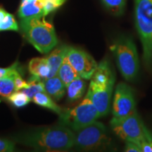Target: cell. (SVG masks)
Here are the masks:
<instances>
[{
    "mask_svg": "<svg viewBox=\"0 0 152 152\" xmlns=\"http://www.w3.org/2000/svg\"><path fill=\"white\" fill-rule=\"evenodd\" d=\"M16 140L39 151H64L74 146L75 133L70 128L60 124L23 133Z\"/></svg>",
    "mask_w": 152,
    "mask_h": 152,
    "instance_id": "obj_1",
    "label": "cell"
},
{
    "mask_svg": "<svg viewBox=\"0 0 152 152\" xmlns=\"http://www.w3.org/2000/svg\"><path fill=\"white\" fill-rule=\"evenodd\" d=\"M20 30L25 37L42 54H47L58 44L55 29L45 17L20 19Z\"/></svg>",
    "mask_w": 152,
    "mask_h": 152,
    "instance_id": "obj_2",
    "label": "cell"
},
{
    "mask_svg": "<svg viewBox=\"0 0 152 152\" xmlns=\"http://www.w3.org/2000/svg\"><path fill=\"white\" fill-rule=\"evenodd\" d=\"M135 26L142 47L143 60L147 68L152 67V0H134Z\"/></svg>",
    "mask_w": 152,
    "mask_h": 152,
    "instance_id": "obj_3",
    "label": "cell"
},
{
    "mask_svg": "<svg viewBox=\"0 0 152 152\" xmlns=\"http://www.w3.org/2000/svg\"><path fill=\"white\" fill-rule=\"evenodd\" d=\"M110 49L123 77L128 81L135 78L139 71V58L132 39L121 36L113 42Z\"/></svg>",
    "mask_w": 152,
    "mask_h": 152,
    "instance_id": "obj_4",
    "label": "cell"
},
{
    "mask_svg": "<svg viewBox=\"0 0 152 152\" xmlns=\"http://www.w3.org/2000/svg\"><path fill=\"white\" fill-rule=\"evenodd\" d=\"M97 109L86 94L78 106L71 109H64L59 115L60 124L74 132L92 124L99 118Z\"/></svg>",
    "mask_w": 152,
    "mask_h": 152,
    "instance_id": "obj_5",
    "label": "cell"
},
{
    "mask_svg": "<svg viewBox=\"0 0 152 152\" xmlns=\"http://www.w3.org/2000/svg\"><path fill=\"white\" fill-rule=\"evenodd\" d=\"M111 129L120 138L125 142L139 144L147 138L151 133L144 126L137 111L124 117H114L110 122Z\"/></svg>",
    "mask_w": 152,
    "mask_h": 152,
    "instance_id": "obj_6",
    "label": "cell"
},
{
    "mask_svg": "<svg viewBox=\"0 0 152 152\" xmlns=\"http://www.w3.org/2000/svg\"><path fill=\"white\" fill-rule=\"evenodd\" d=\"M74 133V146L82 149H96L104 145L109 140L104 125L96 121Z\"/></svg>",
    "mask_w": 152,
    "mask_h": 152,
    "instance_id": "obj_7",
    "label": "cell"
},
{
    "mask_svg": "<svg viewBox=\"0 0 152 152\" xmlns=\"http://www.w3.org/2000/svg\"><path fill=\"white\" fill-rule=\"evenodd\" d=\"M136 111L135 102L130 87L121 83L117 85L112 106L114 117H124Z\"/></svg>",
    "mask_w": 152,
    "mask_h": 152,
    "instance_id": "obj_8",
    "label": "cell"
},
{
    "mask_svg": "<svg viewBox=\"0 0 152 152\" xmlns=\"http://www.w3.org/2000/svg\"><path fill=\"white\" fill-rule=\"evenodd\" d=\"M66 58L73 66L79 76L85 80L92 78L98 64L94 58L82 49L70 47Z\"/></svg>",
    "mask_w": 152,
    "mask_h": 152,
    "instance_id": "obj_9",
    "label": "cell"
},
{
    "mask_svg": "<svg viewBox=\"0 0 152 152\" xmlns=\"http://www.w3.org/2000/svg\"><path fill=\"white\" fill-rule=\"evenodd\" d=\"M113 88V85L106 87H98L90 85L87 95L97 109L100 117L109 113Z\"/></svg>",
    "mask_w": 152,
    "mask_h": 152,
    "instance_id": "obj_10",
    "label": "cell"
},
{
    "mask_svg": "<svg viewBox=\"0 0 152 152\" xmlns=\"http://www.w3.org/2000/svg\"><path fill=\"white\" fill-rule=\"evenodd\" d=\"M115 76L107 60H103L98 64L91 78L90 84L98 87H106L114 85Z\"/></svg>",
    "mask_w": 152,
    "mask_h": 152,
    "instance_id": "obj_11",
    "label": "cell"
},
{
    "mask_svg": "<svg viewBox=\"0 0 152 152\" xmlns=\"http://www.w3.org/2000/svg\"><path fill=\"white\" fill-rule=\"evenodd\" d=\"M43 0H21L18 15L20 19L46 16Z\"/></svg>",
    "mask_w": 152,
    "mask_h": 152,
    "instance_id": "obj_12",
    "label": "cell"
},
{
    "mask_svg": "<svg viewBox=\"0 0 152 152\" xmlns=\"http://www.w3.org/2000/svg\"><path fill=\"white\" fill-rule=\"evenodd\" d=\"M28 70L33 77L39 80L49 78L51 73L47 58H32L28 64Z\"/></svg>",
    "mask_w": 152,
    "mask_h": 152,
    "instance_id": "obj_13",
    "label": "cell"
},
{
    "mask_svg": "<svg viewBox=\"0 0 152 152\" xmlns=\"http://www.w3.org/2000/svg\"><path fill=\"white\" fill-rule=\"evenodd\" d=\"M69 47H70L67 46V45H61V46L55 49L47 57V60L51 69L49 77H52L53 76L57 75L58 69L66 58Z\"/></svg>",
    "mask_w": 152,
    "mask_h": 152,
    "instance_id": "obj_14",
    "label": "cell"
},
{
    "mask_svg": "<svg viewBox=\"0 0 152 152\" xmlns=\"http://www.w3.org/2000/svg\"><path fill=\"white\" fill-rule=\"evenodd\" d=\"M42 81L46 92L54 99L58 101L65 95L66 87L57 75Z\"/></svg>",
    "mask_w": 152,
    "mask_h": 152,
    "instance_id": "obj_15",
    "label": "cell"
},
{
    "mask_svg": "<svg viewBox=\"0 0 152 152\" xmlns=\"http://www.w3.org/2000/svg\"><path fill=\"white\" fill-rule=\"evenodd\" d=\"M86 83L80 76H77L71 83L66 86L68 99L70 102H75L83 96L85 91Z\"/></svg>",
    "mask_w": 152,
    "mask_h": 152,
    "instance_id": "obj_16",
    "label": "cell"
},
{
    "mask_svg": "<svg viewBox=\"0 0 152 152\" xmlns=\"http://www.w3.org/2000/svg\"><path fill=\"white\" fill-rule=\"evenodd\" d=\"M57 75L60 77L66 87L69 83H71L74 79H75L77 76H79L78 73L66 58L58 69Z\"/></svg>",
    "mask_w": 152,
    "mask_h": 152,
    "instance_id": "obj_17",
    "label": "cell"
},
{
    "mask_svg": "<svg viewBox=\"0 0 152 152\" xmlns=\"http://www.w3.org/2000/svg\"><path fill=\"white\" fill-rule=\"evenodd\" d=\"M32 100L37 105L52 110L58 115H60L64 110L56 104L52 97L46 92L37 93Z\"/></svg>",
    "mask_w": 152,
    "mask_h": 152,
    "instance_id": "obj_18",
    "label": "cell"
},
{
    "mask_svg": "<svg viewBox=\"0 0 152 152\" xmlns=\"http://www.w3.org/2000/svg\"><path fill=\"white\" fill-rule=\"evenodd\" d=\"M18 31V24L12 14L0 7V31Z\"/></svg>",
    "mask_w": 152,
    "mask_h": 152,
    "instance_id": "obj_19",
    "label": "cell"
},
{
    "mask_svg": "<svg viewBox=\"0 0 152 152\" xmlns=\"http://www.w3.org/2000/svg\"><path fill=\"white\" fill-rule=\"evenodd\" d=\"M19 70L11 75L6 76L2 78H0V96L4 97H8L16 91L15 88V75Z\"/></svg>",
    "mask_w": 152,
    "mask_h": 152,
    "instance_id": "obj_20",
    "label": "cell"
},
{
    "mask_svg": "<svg viewBox=\"0 0 152 152\" xmlns=\"http://www.w3.org/2000/svg\"><path fill=\"white\" fill-rule=\"evenodd\" d=\"M9 102L17 108H21L28 105L31 99L28 97V95L22 90L15 91L10 96L7 97Z\"/></svg>",
    "mask_w": 152,
    "mask_h": 152,
    "instance_id": "obj_21",
    "label": "cell"
},
{
    "mask_svg": "<svg viewBox=\"0 0 152 152\" xmlns=\"http://www.w3.org/2000/svg\"><path fill=\"white\" fill-rule=\"evenodd\" d=\"M29 86L27 88L22 90L23 92L26 93L30 99H33V98L35 96L37 93L46 92L45 91V84L42 80H32L29 82Z\"/></svg>",
    "mask_w": 152,
    "mask_h": 152,
    "instance_id": "obj_22",
    "label": "cell"
},
{
    "mask_svg": "<svg viewBox=\"0 0 152 152\" xmlns=\"http://www.w3.org/2000/svg\"><path fill=\"white\" fill-rule=\"evenodd\" d=\"M106 7L113 15L120 16L124 11L126 0H102Z\"/></svg>",
    "mask_w": 152,
    "mask_h": 152,
    "instance_id": "obj_23",
    "label": "cell"
},
{
    "mask_svg": "<svg viewBox=\"0 0 152 152\" xmlns=\"http://www.w3.org/2000/svg\"><path fill=\"white\" fill-rule=\"evenodd\" d=\"M15 83V88H16V91L22 90L23 89L27 88L29 86V83L26 82L23 79L21 75L20 74V71L17 72V73L15 75L14 79Z\"/></svg>",
    "mask_w": 152,
    "mask_h": 152,
    "instance_id": "obj_24",
    "label": "cell"
},
{
    "mask_svg": "<svg viewBox=\"0 0 152 152\" xmlns=\"http://www.w3.org/2000/svg\"><path fill=\"white\" fill-rule=\"evenodd\" d=\"M15 150V143L11 140L0 139V152H11Z\"/></svg>",
    "mask_w": 152,
    "mask_h": 152,
    "instance_id": "obj_25",
    "label": "cell"
},
{
    "mask_svg": "<svg viewBox=\"0 0 152 152\" xmlns=\"http://www.w3.org/2000/svg\"><path fill=\"white\" fill-rule=\"evenodd\" d=\"M18 65V63L16 61L14 64H13L10 67L0 68V78H2V77H4L6 76L11 75V74L18 71V70H19Z\"/></svg>",
    "mask_w": 152,
    "mask_h": 152,
    "instance_id": "obj_26",
    "label": "cell"
},
{
    "mask_svg": "<svg viewBox=\"0 0 152 152\" xmlns=\"http://www.w3.org/2000/svg\"><path fill=\"white\" fill-rule=\"evenodd\" d=\"M125 151L127 152H141L140 147L137 144L132 142H125Z\"/></svg>",
    "mask_w": 152,
    "mask_h": 152,
    "instance_id": "obj_27",
    "label": "cell"
},
{
    "mask_svg": "<svg viewBox=\"0 0 152 152\" xmlns=\"http://www.w3.org/2000/svg\"><path fill=\"white\" fill-rule=\"evenodd\" d=\"M47 1V0H45V1ZM49 1H52V2H54L55 4H56L57 7H59L61 6L62 4H64V3H65L66 0H49Z\"/></svg>",
    "mask_w": 152,
    "mask_h": 152,
    "instance_id": "obj_28",
    "label": "cell"
},
{
    "mask_svg": "<svg viewBox=\"0 0 152 152\" xmlns=\"http://www.w3.org/2000/svg\"><path fill=\"white\" fill-rule=\"evenodd\" d=\"M151 144H152V139H151Z\"/></svg>",
    "mask_w": 152,
    "mask_h": 152,
    "instance_id": "obj_29",
    "label": "cell"
}]
</instances>
